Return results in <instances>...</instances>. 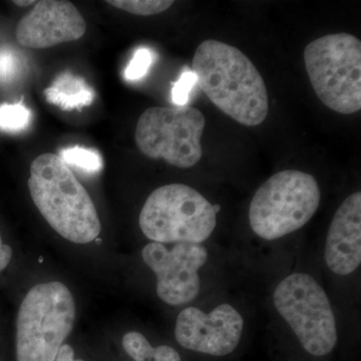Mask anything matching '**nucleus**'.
Segmentation results:
<instances>
[{
	"instance_id": "f257e3e1",
	"label": "nucleus",
	"mask_w": 361,
	"mask_h": 361,
	"mask_svg": "<svg viewBox=\"0 0 361 361\" xmlns=\"http://www.w3.org/2000/svg\"><path fill=\"white\" fill-rule=\"evenodd\" d=\"M192 71L204 94L226 116L246 127L265 122L269 97L264 80L237 47L216 39L201 42Z\"/></svg>"
},
{
	"instance_id": "f03ea898",
	"label": "nucleus",
	"mask_w": 361,
	"mask_h": 361,
	"mask_svg": "<svg viewBox=\"0 0 361 361\" xmlns=\"http://www.w3.org/2000/svg\"><path fill=\"white\" fill-rule=\"evenodd\" d=\"M27 184L42 217L63 238L87 244L99 237L102 226L94 202L61 157L35 159Z\"/></svg>"
},
{
	"instance_id": "7ed1b4c3",
	"label": "nucleus",
	"mask_w": 361,
	"mask_h": 361,
	"mask_svg": "<svg viewBox=\"0 0 361 361\" xmlns=\"http://www.w3.org/2000/svg\"><path fill=\"white\" fill-rule=\"evenodd\" d=\"M322 191L314 176L285 170L271 176L252 198L249 224L266 241L281 239L304 227L317 212Z\"/></svg>"
},
{
	"instance_id": "20e7f679",
	"label": "nucleus",
	"mask_w": 361,
	"mask_h": 361,
	"mask_svg": "<svg viewBox=\"0 0 361 361\" xmlns=\"http://www.w3.org/2000/svg\"><path fill=\"white\" fill-rule=\"evenodd\" d=\"M219 205L185 184L156 189L142 206L139 224L142 234L155 243L203 244L216 226Z\"/></svg>"
},
{
	"instance_id": "39448f33",
	"label": "nucleus",
	"mask_w": 361,
	"mask_h": 361,
	"mask_svg": "<svg viewBox=\"0 0 361 361\" xmlns=\"http://www.w3.org/2000/svg\"><path fill=\"white\" fill-rule=\"evenodd\" d=\"M75 318L73 294L65 284H37L26 294L16 318V361H54Z\"/></svg>"
},
{
	"instance_id": "423d86ee",
	"label": "nucleus",
	"mask_w": 361,
	"mask_h": 361,
	"mask_svg": "<svg viewBox=\"0 0 361 361\" xmlns=\"http://www.w3.org/2000/svg\"><path fill=\"white\" fill-rule=\"evenodd\" d=\"M304 63L315 94L341 115L361 110V42L350 33L318 37L304 51Z\"/></svg>"
},
{
	"instance_id": "0eeeda50",
	"label": "nucleus",
	"mask_w": 361,
	"mask_h": 361,
	"mask_svg": "<svg viewBox=\"0 0 361 361\" xmlns=\"http://www.w3.org/2000/svg\"><path fill=\"white\" fill-rule=\"evenodd\" d=\"M273 304L306 353L325 356L336 348V315L326 292L314 277L300 272L285 277L275 288Z\"/></svg>"
},
{
	"instance_id": "6e6552de",
	"label": "nucleus",
	"mask_w": 361,
	"mask_h": 361,
	"mask_svg": "<svg viewBox=\"0 0 361 361\" xmlns=\"http://www.w3.org/2000/svg\"><path fill=\"white\" fill-rule=\"evenodd\" d=\"M205 126V116L194 106H152L137 121L135 141L142 155L189 169L203 157Z\"/></svg>"
},
{
	"instance_id": "1a4fd4ad",
	"label": "nucleus",
	"mask_w": 361,
	"mask_h": 361,
	"mask_svg": "<svg viewBox=\"0 0 361 361\" xmlns=\"http://www.w3.org/2000/svg\"><path fill=\"white\" fill-rule=\"evenodd\" d=\"M142 257L157 277V294L163 302L172 306L193 301L201 288L199 270L208 260V251L202 244H175L168 249L164 244H147Z\"/></svg>"
},
{
	"instance_id": "9d476101",
	"label": "nucleus",
	"mask_w": 361,
	"mask_h": 361,
	"mask_svg": "<svg viewBox=\"0 0 361 361\" xmlns=\"http://www.w3.org/2000/svg\"><path fill=\"white\" fill-rule=\"evenodd\" d=\"M243 316L231 304L216 306L210 312L197 307L180 311L175 327L176 341L182 348L213 356L230 355L243 336Z\"/></svg>"
},
{
	"instance_id": "9b49d317",
	"label": "nucleus",
	"mask_w": 361,
	"mask_h": 361,
	"mask_svg": "<svg viewBox=\"0 0 361 361\" xmlns=\"http://www.w3.org/2000/svg\"><path fill=\"white\" fill-rule=\"evenodd\" d=\"M87 25L77 7L65 0L37 1L16 28V39L28 49H49L82 39Z\"/></svg>"
},
{
	"instance_id": "f8f14e48",
	"label": "nucleus",
	"mask_w": 361,
	"mask_h": 361,
	"mask_svg": "<svg viewBox=\"0 0 361 361\" xmlns=\"http://www.w3.org/2000/svg\"><path fill=\"white\" fill-rule=\"evenodd\" d=\"M327 267L338 276H348L361 264V192L349 195L337 209L324 247Z\"/></svg>"
},
{
	"instance_id": "ddd939ff",
	"label": "nucleus",
	"mask_w": 361,
	"mask_h": 361,
	"mask_svg": "<svg viewBox=\"0 0 361 361\" xmlns=\"http://www.w3.org/2000/svg\"><path fill=\"white\" fill-rule=\"evenodd\" d=\"M44 97L49 103L56 104L61 110L73 111L92 104L94 92L84 78L66 73L44 90Z\"/></svg>"
},
{
	"instance_id": "4468645a",
	"label": "nucleus",
	"mask_w": 361,
	"mask_h": 361,
	"mask_svg": "<svg viewBox=\"0 0 361 361\" xmlns=\"http://www.w3.org/2000/svg\"><path fill=\"white\" fill-rule=\"evenodd\" d=\"M123 348L135 361H182L176 349L168 345L153 348L144 334L137 331L125 334Z\"/></svg>"
},
{
	"instance_id": "2eb2a0df",
	"label": "nucleus",
	"mask_w": 361,
	"mask_h": 361,
	"mask_svg": "<svg viewBox=\"0 0 361 361\" xmlns=\"http://www.w3.org/2000/svg\"><path fill=\"white\" fill-rule=\"evenodd\" d=\"M59 157L68 165L75 166L87 173H97L103 168L101 156L94 149L71 147L61 149Z\"/></svg>"
},
{
	"instance_id": "dca6fc26",
	"label": "nucleus",
	"mask_w": 361,
	"mask_h": 361,
	"mask_svg": "<svg viewBox=\"0 0 361 361\" xmlns=\"http://www.w3.org/2000/svg\"><path fill=\"white\" fill-rule=\"evenodd\" d=\"M109 4L135 14V16H155L168 11L174 4L171 0H109Z\"/></svg>"
},
{
	"instance_id": "f3484780",
	"label": "nucleus",
	"mask_w": 361,
	"mask_h": 361,
	"mask_svg": "<svg viewBox=\"0 0 361 361\" xmlns=\"http://www.w3.org/2000/svg\"><path fill=\"white\" fill-rule=\"evenodd\" d=\"M30 111L23 104H0V130L18 133L25 130L30 122Z\"/></svg>"
},
{
	"instance_id": "a211bd4d",
	"label": "nucleus",
	"mask_w": 361,
	"mask_h": 361,
	"mask_svg": "<svg viewBox=\"0 0 361 361\" xmlns=\"http://www.w3.org/2000/svg\"><path fill=\"white\" fill-rule=\"evenodd\" d=\"M152 59V54L148 49H137L126 68L125 78L129 80H135L144 77L151 66Z\"/></svg>"
},
{
	"instance_id": "6ab92c4d",
	"label": "nucleus",
	"mask_w": 361,
	"mask_h": 361,
	"mask_svg": "<svg viewBox=\"0 0 361 361\" xmlns=\"http://www.w3.org/2000/svg\"><path fill=\"white\" fill-rule=\"evenodd\" d=\"M20 59L11 49H0V82H11L20 71Z\"/></svg>"
},
{
	"instance_id": "aec40b11",
	"label": "nucleus",
	"mask_w": 361,
	"mask_h": 361,
	"mask_svg": "<svg viewBox=\"0 0 361 361\" xmlns=\"http://www.w3.org/2000/svg\"><path fill=\"white\" fill-rule=\"evenodd\" d=\"M195 82H196V78H195L193 71H185L180 80L173 87V103L177 104L178 106H185Z\"/></svg>"
},
{
	"instance_id": "412c9836",
	"label": "nucleus",
	"mask_w": 361,
	"mask_h": 361,
	"mask_svg": "<svg viewBox=\"0 0 361 361\" xmlns=\"http://www.w3.org/2000/svg\"><path fill=\"white\" fill-rule=\"evenodd\" d=\"M13 258V249L9 245L2 243L0 235V271L6 269Z\"/></svg>"
},
{
	"instance_id": "4be33fe9",
	"label": "nucleus",
	"mask_w": 361,
	"mask_h": 361,
	"mask_svg": "<svg viewBox=\"0 0 361 361\" xmlns=\"http://www.w3.org/2000/svg\"><path fill=\"white\" fill-rule=\"evenodd\" d=\"M54 361H84L82 360H75V351L68 344H63L59 348L58 355H56Z\"/></svg>"
},
{
	"instance_id": "5701e85b",
	"label": "nucleus",
	"mask_w": 361,
	"mask_h": 361,
	"mask_svg": "<svg viewBox=\"0 0 361 361\" xmlns=\"http://www.w3.org/2000/svg\"><path fill=\"white\" fill-rule=\"evenodd\" d=\"M37 1H33V0H30V1H27V0H25V1H23V0H16V1H13V4H16V6H32V4H37Z\"/></svg>"
}]
</instances>
